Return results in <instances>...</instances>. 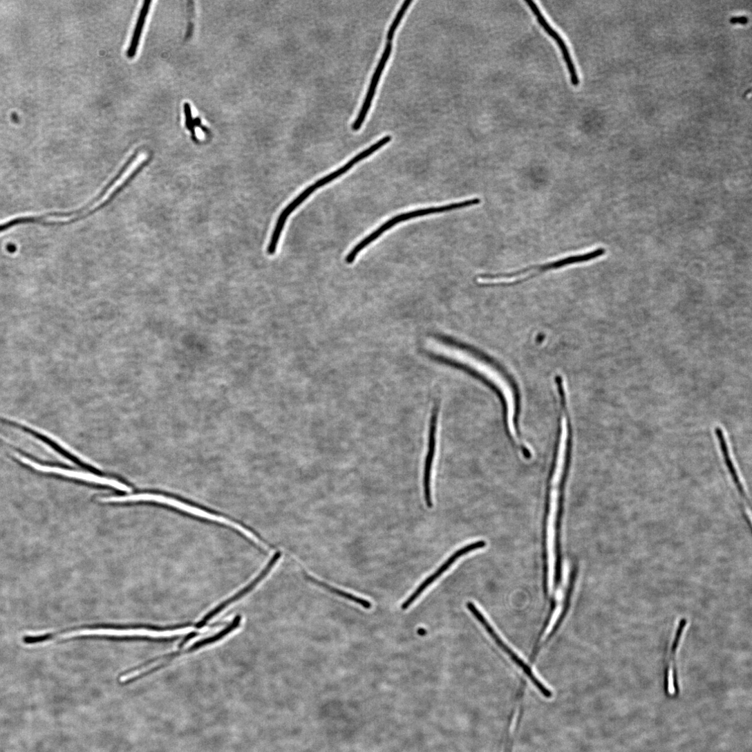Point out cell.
I'll use <instances>...</instances> for the list:
<instances>
[{"label":"cell","instance_id":"9a60e30c","mask_svg":"<svg viewBox=\"0 0 752 752\" xmlns=\"http://www.w3.org/2000/svg\"><path fill=\"white\" fill-rule=\"evenodd\" d=\"M151 3L152 2L150 1V0H147V1H144L140 10L135 28L131 39L130 46L126 53L127 57L129 59L134 58L137 53L139 44L140 41V38L142 34L147 16L149 12Z\"/></svg>","mask_w":752,"mask_h":752},{"label":"cell","instance_id":"3957f363","mask_svg":"<svg viewBox=\"0 0 752 752\" xmlns=\"http://www.w3.org/2000/svg\"><path fill=\"white\" fill-rule=\"evenodd\" d=\"M104 502H153L160 503L166 505H169L172 507H175L182 511L191 514L193 516L208 520L210 521L216 522L223 525L231 527L237 532H240L245 536H247L250 533V529L247 527L243 525L238 522L232 520L224 516H221L216 514L210 513L205 511L202 509L187 505L178 500L173 498L165 497L160 495L151 494H141L136 495H131L127 496H119V497H110L102 499Z\"/></svg>","mask_w":752,"mask_h":752},{"label":"cell","instance_id":"5b68a950","mask_svg":"<svg viewBox=\"0 0 752 752\" xmlns=\"http://www.w3.org/2000/svg\"><path fill=\"white\" fill-rule=\"evenodd\" d=\"M467 608L477 619V620L485 628L489 635L496 643L510 657L511 659L518 666L529 679L534 686L538 690L540 694L546 699L552 697V693L535 676L531 668L521 659V658L507 646L496 632L492 626L487 621L476 605L472 602L466 604Z\"/></svg>","mask_w":752,"mask_h":752},{"label":"cell","instance_id":"44dd1931","mask_svg":"<svg viewBox=\"0 0 752 752\" xmlns=\"http://www.w3.org/2000/svg\"><path fill=\"white\" fill-rule=\"evenodd\" d=\"M194 2H192V1L188 2L187 3L188 24H187V29L186 36H185L186 39H190L192 37L193 34H194V25L193 21H192V19L194 18Z\"/></svg>","mask_w":752,"mask_h":752},{"label":"cell","instance_id":"52a82bcc","mask_svg":"<svg viewBox=\"0 0 752 752\" xmlns=\"http://www.w3.org/2000/svg\"><path fill=\"white\" fill-rule=\"evenodd\" d=\"M688 625V621L686 619L682 618L679 620L670 647L665 678L666 692L667 695L670 697H676L679 692L676 660L677 652Z\"/></svg>","mask_w":752,"mask_h":752},{"label":"cell","instance_id":"ffe728a7","mask_svg":"<svg viewBox=\"0 0 752 752\" xmlns=\"http://www.w3.org/2000/svg\"><path fill=\"white\" fill-rule=\"evenodd\" d=\"M183 109L185 116V126L188 130L191 132L194 140L196 141H198L199 139L196 132V126L194 124V120L193 118L191 106L189 104L185 103L183 106Z\"/></svg>","mask_w":752,"mask_h":752},{"label":"cell","instance_id":"ac0fdd59","mask_svg":"<svg viewBox=\"0 0 752 752\" xmlns=\"http://www.w3.org/2000/svg\"><path fill=\"white\" fill-rule=\"evenodd\" d=\"M576 577V572H574V573H573L572 574L571 581H570V588H569L567 593V596H566V599H565V603H564V607H563V611H562L561 614L559 617L557 622L556 623L555 626H554V628L552 629V631L549 634V637L547 638V641H549V639L553 635H554L555 632H556L558 628L560 627L563 619L565 618V617H566V615L567 614V612H568L569 608H570V601H571V598H572V592H573V589H574V586Z\"/></svg>","mask_w":752,"mask_h":752},{"label":"cell","instance_id":"2e32d148","mask_svg":"<svg viewBox=\"0 0 752 752\" xmlns=\"http://www.w3.org/2000/svg\"><path fill=\"white\" fill-rule=\"evenodd\" d=\"M305 576H306V579L308 581H310L311 583H313L314 584H315V585H318V586H319L321 588H323L326 589L328 592H331V593H332V594H334L335 595H337L338 596H340L341 598H344L345 599H347L348 601L354 602V603L362 606L365 609L369 610V609L371 608V603L369 601H366L365 599L357 597L355 595H352L351 594H349V593L346 592L344 591H342L341 590L333 588L331 585H328V584H326V583H325L323 582H321V581L316 579L315 578H314L312 576H310L308 574H305Z\"/></svg>","mask_w":752,"mask_h":752},{"label":"cell","instance_id":"277c9868","mask_svg":"<svg viewBox=\"0 0 752 752\" xmlns=\"http://www.w3.org/2000/svg\"><path fill=\"white\" fill-rule=\"evenodd\" d=\"M481 203V200L479 198H474L471 200H467L463 202L457 203H453L445 206L439 207H431L427 209H422L410 212L408 213L402 214L397 216L392 219L388 220L383 224L377 229L375 230L365 238L361 240L357 245H356L352 250L349 252L346 258L347 263H352L357 256L364 248L368 246L371 243L374 242L376 239H378L384 233L391 229L397 225L404 223L416 218L425 216L428 215L442 214L444 212H449L451 211L464 209L470 207L478 205Z\"/></svg>","mask_w":752,"mask_h":752},{"label":"cell","instance_id":"7402d4cb","mask_svg":"<svg viewBox=\"0 0 752 752\" xmlns=\"http://www.w3.org/2000/svg\"><path fill=\"white\" fill-rule=\"evenodd\" d=\"M730 21L733 24H745L748 21V18L744 17V16H743V17H734L730 20Z\"/></svg>","mask_w":752,"mask_h":752},{"label":"cell","instance_id":"8992f818","mask_svg":"<svg viewBox=\"0 0 752 752\" xmlns=\"http://www.w3.org/2000/svg\"><path fill=\"white\" fill-rule=\"evenodd\" d=\"M191 627L181 628L173 630L156 631L149 629H113V628H95V629H67V633L73 632L79 633V636H111V637H148L152 638H168L191 632Z\"/></svg>","mask_w":752,"mask_h":752},{"label":"cell","instance_id":"7c38bea8","mask_svg":"<svg viewBox=\"0 0 752 752\" xmlns=\"http://www.w3.org/2000/svg\"><path fill=\"white\" fill-rule=\"evenodd\" d=\"M392 50H393V43L392 42H388L386 46V48L384 49V53L382 55V59H381L377 67H376L375 73L373 75V77H372V79H371L368 89V91H367V93H366V96L365 97V100H364V104H363V105L361 106V110H360V111L359 113V115H358L357 119L355 120V121L354 122V123H353V124L352 126V129L354 131H358L361 129L363 123L364 122V120H365V119H366V118L367 116V114H368V111L370 110V108L371 106V104H372L374 96H375L376 88H377L379 81L381 79V77H382V75L383 74V72H384V69L386 68V64L388 63V59H389V58L391 57V55L392 53Z\"/></svg>","mask_w":752,"mask_h":752},{"label":"cell","instance_id":"d6986e66","mask_svg":"<svg viewBox=\"0 0 752 752\" xmlns=\"http://www.w3.org/2000/svg\"><path fill=\"white\" fill-rule=\"evenodd\" d=\"M412 3L413 2L411 1V0H407V1H405L404 3L402 8L399 10L395 19H394L388 30L387 35L388 42H393L395 32Z\"/></svg>","mask_w":752,"mask_h":752},{"label":"cell","instance_id":"9c48e42d","mask_svg":"<svg viewBox=\"0 0 752 752\" xmlns=\"http://www.w3.org/2000/svg\"><path fill=\"white\" fill-rule=\"evenodd\" d=\"M529 9L532 10L533 15L536 17L538 24L543 28L545 32L552 37L556 43L561 54L564 62H565L569 70L571 82L573 86H578L580 84V79L578 75V72L575 66V64L572 57L570 49L564 40L560 36V35L549 25V22L545 18L537 5L531 0H525V1Z\"/></svg>","mask_w":752,"mask_h":752},{"label":"cell","instance_id":"30bf717a","mask_svg":"<svg viewBox=\"0 0 752 752\" xmlns=\"http://www.w3.org/2000/svg\"><path fill=\"white\" fill-rule=\"evenodd\" d=\"M487 543L485 540H479L475 543H470L461 547L458 550L455 551L443 564L438 569V570L433 573L431 576L427 578L417 588V590L409 596V598L402 604V609L403 610H407L420 596V595L437 581L444 572H446L453 564L461 556L472 552L473 551L484 548L486 547Z\"/></svg>","mask_w":752,"mask_h":752},{"label":"cell","instance_id":"603a6c76","mask_svg":"<svg viewBox=\"0 0 752 752\" xmlns=\"http://www.w3.org/2000/svg\"><path fill=\"white\" fill-rule=\"evenodd\" d=\"M418 633L420 635L423 636L426 634V631L424 629L421 628L418 630Z\"/></svg>","mask_w":752,"mask_h":752},{"label":"cell","instance_id":"cb8c5ba5","mask_svg":"<svg viewBox=\"0 0 752 752\" xmlns=\"http://www.w3.org/2000/svg\"><path fill=\"white\" fill-rule=\"evenodd\" d=\"M505 752H510V746H509V740L507 742V745H506V747H505Z\"/></svg>","mask_w":752,"mask_h":752},{"label":"cell","instance_id":"6da1fadb","mask_svg":"<svg viewBox=\"0 0 752 752\" xmlns=\"http://www.w3.org/2000/svg\"><path fill=\"white\" fill-rule=\"evenodd\" d=\"M426 349L433 356L478 374L480 377L495 386L503 397L507 405V421L510 433L514 438H516L514 416L517 393L505 373L487 357L451 340L430 337L426 340Z\"/></svg>","mask_w":752,"mask_h":752},{"label":"cell","instance_id":"7a4b0ae2","mask_svg":"<svg viewBox=\"0 0 752 752\" xmlns=\"http://www.w3.org/2000/svg\"><path fill=\"white\" fill-rule=\"evenodd\" d=\"M606 250L603 247L584 254L572 255L550 261L544 264L534 265L511 272L496 274H483L478 277V284L485 288L509 287L523 283L542 272L556 270L571 265L586 263L604 256Z\"/></svg>","mask_w":752,"mask_h":752},{"label":"cell","instance_id":"8fae6325","mask_svg":"<svg viewBox=\"0 0 752 752\" xmlns=\"http://www.w3.org/2000/svg\"><path fill=\"white\" fill-rule=\"evenodd\" d=\"M281 557V553L280 552H275L274 554V555L272 556V558H270V560L269 561V562L267 564V565L265 566V567L263 569V570L259 574V575L253 581H252L245 588L242 589L241 591L237 592L236 594H234V596H232V597H230L227 600H226L224 602H223L222 603H220L215 609H214L212 611H211L206 617H205V618L203 619V621H200L198 623V627L200 628H203L212 619H214L216 616H217L220 612H222L223 610H225L229 605H232L233 603H236V601H238V600L241 599L245 596H246L247 594L250 593L254 589H255L257 587V585L261 582H262L263 581L264 579L266 578V576H268V574L271 572V571L275 567V565H276V563L278 562V561L280 560Z\"/></svg>","mask_w":752,"mask_h":752},{"label":"cell","instance_id":"5bb4252c","mask_svg":"<svg viewBox=\"0 0 752 752\" xmlns=\"http://www.w3.org/2000/svg\"><path fill=\"white\" fill-rule=\"evenodd\" d=\"M715 433L720 444L721 453L724 460L725 464L731 478V480L742 498L750 506L749 500L746 495L742 484L739 478L737 469L735 467L734 463L732 460L728 446L726 442V440L722 429L720 427H716L715 429Z\"/></svg>","mask_w":752,"mask_h":752},{"label":"cell","instance_id":"e0dca14e","mask_svg":"<svg viewBox=\"0 0 752 752\" xmlns=\"http://www.w3.org/2000/svg\"><path fill=\"white\" fill-rule=\"evenodd\" d=\"M241 621H242L241 617V616H237L233 620V621L227 627H226L224 630H223L222 631H220L218 634L214 635L213 637H209V638L205 639H204L203 641L197 642L196 643H195L192 646V648L194 650H197V649L200 648H202L203 646H205L216 643V642L223 639L227 635L229 634L233 631H234L236 629H237L240 626Z\"/></svg>","mask_w":752,"mask_h":752},{"label":"cell","instance_id":"4fadbf2b","mask_svg":"<svg viewBox=\"0 0 752 752\" xmlns=\"http://www.w3.org/2000/svg\"><path fill=\"white\" fill-rule=\"evenodd\" d=\"M438 406H435L432 412V415L430 422V429L429 433V445L428 452L426 454L424 471V498L426 504L429 508L433 507L432 498H431V479L432 466L435 454L436 448V432L438 419Z\"/></svg>","mask_w":752,"mask_h":752},{"label":"cell","instance_id":"ba28073f","mask_svg":"<svg viewBox=\"0 0 752 752\" xmlns=\"http://www.w3.org/2000/svg\"><path fill=\"white\" fill-rule=\"evenodd\" d=\"M147 160V156L144 153L138 155L126 168L124 172L117 179L113 185H111L107 191L96 202H94L90 206L87 207L84 209L73 214H68L67 216L68 223L75 219L79 218L92 211L96 210L102 205L107 203L113 196L122 187L125 182L135 173V172L143 164V163Z\"/></svg>","mask_w":752,"mask_h":752}]
</instances>
